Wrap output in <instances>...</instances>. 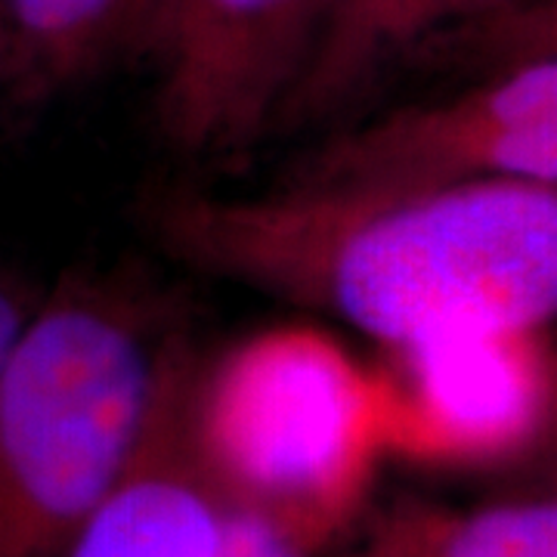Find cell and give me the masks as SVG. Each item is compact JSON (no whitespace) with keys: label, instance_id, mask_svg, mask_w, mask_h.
Returning <instances> with one entry per match:
<instances>
[{"label":"cell","instance_id":"obj_1","mask_svg":"<svg viewBox=\"0 0 557 557\" xmlns=\"http://www.w3.org/2000/svg\"><path fill=\"white\" fill-rule=\"evenodd\" d=\"M168 255L399 347L465 325L545 329L557 310V189L523 180L300 186L258 199L152 193Z\"/></svg>","mask_w":557,"mask_h":557},{"label":"cell","instance_id":"obj_2","mask_svg":"<svg viewBox=\"0 0 557 557\" xmlns=\"http://www.w3.org/2000/svg\"><path fill=\"white\" fill-rule=\"evenodd\" d=\"M180 325L127 282L38 300L0 369V557H62L127 471Z\"/></svg>","mask_w":557,"mask_h":557},{"label":"cell","instance_id":"obj_3","mask_svg":"<svg viewBox=\"0 0 557 557\" xmlns=\"http://www.w3.org/2000/svg\"><path fill=\"white\" fill-rule=\"evenodd\" d=\"M189 434L218 496L307 552L347 527L387 453L375 372L310 325H276L199 359Z\"/></svg>","mask_w":557,"mask_h":557},{"label":"cell","instance_id":"obj_4","mask_svg":"<svg viewBox=\"0 0 557 557\" xmlns=\"http://www.w3.org/2000/svg\"><path fill=\"white\" fill-rule=\"evenodd\" d=\"M557 186L555 44L523 50L449 97L397 109L304 161L300 186Z\"/></svg>","mask_w":557,"mask_h":557},{"label":"cell","instance_id":"obj_5","mask_svg":"<svg viewBox=\"0 0 557 557\" xmlns=\"http://www.w3.org/2000/svg\"><path fill=\"white\" fill-rule=\"evenodd\" d=\"M329 0H159L139 53L156 119L189 156H233L278 121L310 62Z\"/></svg>","mask_w":557,"mask_h":557},{"label":"cell","instance_id":"obj_6","mask_svg":"<svg viewBox=\"0 0 557 557\" xmlns=\"http://www.w3.org/2000/svg\"><path fill=\"white\" fill-rule=\"evenodd\" d=\"M384 350L375 369L384 449L437 465H493L545 434L555 362L542 329L465 325Z\"/></svg>","mask_w":557,"mask_h":557},{"label":"cell","instance_id":"obj_7","mask_svg":"<svg viewBox=\"0 0 557 557\" xmlns=\"http://www.w3.org/2000/svg\"><path fill=\"white\" fill-rule=\"evenodd\" d=\"M199 359L180 329L137 453L62 557H218L223 498L189 434Z\"/></svg>","mask_w":557,"mask_h":557},{"label":"cell","instance_id":"obj_8","mask_svg":"<svg viewBox=\"0 0 557 557\" xmlns=\"http://www.w3.org/2000/svg\"><path fill=\"white\" fill-rule=\"evenodd\" d=\"M159 0H0V124L143 50Z\"/></svg>","mask_w":557,"mask_h":557},{"label":"cell","instance_id":"obj_9","mask_svg":"<svg viewBox=\"0 0 557 557\" xmlns=\"http://www.w3.org/2000/svg\"><path fill=\"white\" fill-rule=\"evenodd\" d=\"M511 3L518 0H329L310 62L278 121L298 124L338 112L428 38Z\"/></svg>","mask_w":557,"mask_h":557},{"label":"cell","instance_id":"obj_10","mask_svg":"<svg viewBox=\"0 0 557 557\" xmlns=\"http://www.w3.org/2000/svg\"><path fill=\"white\" fill-rule=\"evenodd\" d=\"M366 557H557V505L527 496L471 511H399Z\"/></svg>","mask_w":557,"mask_h":557},{"label":"cell","instance_id":"obj_11","mask_svg":"<svg viewBox=\"0 0 557 557\" xmlns=\"http://www.w3.org/2000/svg\"><path fill=\"white\" fill-rule=\"evenodd\" d=\"M304 545H298L288 533H282L276 523L260 518L248 508L223 502L220 520L218 557H310Z\"/></svg>","mask_w":557,"mask_h":557},{"label":"cell","instance_id":"obj_12","mask_svg":"<svg viewBox=\"0 0 557 557\" xmlns=\"http://www.w3.org/2000/svg\"><path fill=\"white\" fill-rule=\"evenodd\" d=\"M38 300L40 295L32 285H25L22 278L7 273V270H0V369H3V359L10 354L25 319L32 317V310L38 307Z\"/></svg>","mask_w":557,"mask_h":557}]
</instances>
